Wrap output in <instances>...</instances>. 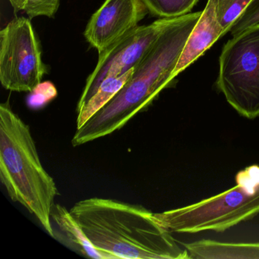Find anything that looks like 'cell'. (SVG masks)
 Instances as JSON below:
<instances>
[{
  "label": "cell",
  "instance_id": "17",
  "mask_svg": "<svg viewBox=\"0 0 259 259\" xmlns=\"http://www.w3.org/2000/svg\"><path fill=\"white\" fill-rule=\"evenodd\" d=\"M30 101L33 104H42L52 99L57 95V89L51 81L40 83L31 92Z\"/></svg>",
  "mask_w": 259,
  "mask_h": 259
},
{
  "label": "cell",
  "instance_id": "13",
  "mask_svg": "<svg viewBox=\"0 0 259 259\" xmlns=\"http://www.w3.org/2000/svg\"><path fill=\"white\" fill-rule=\"evenodd\" d=\"M198 0H142L149 13L160 19H172L189 14Z\"/></svg>",
  "mask_w": 259,
  "mask_h": 259
},
{
  "label": "cell",
  "instance_id": "16",
  "mask_svg": "<svg viewBox=\"0 0 259 259\" xmlns=\"http://www.w3.org/2000/svg\"><path fill=\"white\" fill-rule=\"evenodd\" d=\"M257 24H259V0H252L230 31L232 35L235 36Z\"/></svg>",
  "mask_w": 259,
  "mask_h": 259
},
{
  "label": "cell",
  "instance_id": "12",
  "mask_svg": "<svg viewBox=\"0 0 259 259\" xmlns=\"http://www.w3.org/2000/svg\"><path fill=\"white\" fill-rule=\"evenodd\" d=\"M134 68L124 75L116 78H108L101 83L95 95L76 110V130L82 127L92 116L105 107L115 95L122 89L133 75Z\"/></svg>",
  "mask_w": 259,
  "mask_h": 259
},
{
  "label": "cell",
  "instance_id": "11",
  "mask_svg": "<svg viewBox=\"0 0 259 259\" xmlns=\"http://www.w3.org/2000/svg\"><path fill=\"white\" fill-rule=\"evenodd\" d=\"M192 259H259V242L231 243L203 239L186 244Z\"/></svg>",
  "mask_w": 259,
  "mask_h": 259
},
{
  "label": "cell",
  "instance_id": "1",
  "mask_svg": "<svg viewBox=\"0 0 259 259\" xmlns=\"http://www.w3.org/2000/svg\"><path fill=\"white\" fill-rule=\"evenodd\" d=\"M201 16V12H197L178 17L163 31L114 98L77 128L72 146H81L123 128L172 84L179 59Z\"/></svg>",
  "mask_w": 259,
  "mask_h": 259
},
{
  "label": "cell",
  "instance_id": "15",
  "mask_svg": "<svg viewBox=\"0 0 259 259\" xmlns=\"http://www.w3.org/2000/svg\"><path fill=\"white\" fill-rule=\"evenodd\" d=\"M60 5V0H27L23 11L30 19L38 16L54 18Z\"/></svg>",
  "mask_w": 259,
  "mask_h": 259
},
{
  "label": "cell",
  "instance_id": "8",
  "mask_svg": "<svg viewBox=\"0 0 259 259\" xmlns=\"http://www.w3.org/2000/svg\"><path fill=\"white\" fill-rule=\"evenodd\" d=\"M149 13L142 0H105L84 30L88 43L102 52L139 25Z\"/></svg>",
  "mask_w": 259,
  "mask_h": 259
},
{
  "label": "cell",
  "instance_id": "3",
  "mask_svg": "<svg viewBox=\"0 0 259 259\" xmlns=\"http://www.w3.org/2000/svg\"><path fill=\"white\" fill-rule=\"evenodd\" d=\"M0 180L10 198L54 238L51 215L60 192L42 165L29 125L9 102L0 104Z\"/></svg>",
  "mask_w": 259,
  "mask_h": 259
},
{
  "label": "cell",
  "instance_id": "10",
  "mask_svg": "<svg viewBox=\"0 0 259 259\" xmlns=\"http://www.w3.org/2000/svg\"><path fill=\"white\" fill-rule=\"evenodd\" d=\"M52 223L54 224V238L64 243L75 252L95 259L108 257L94 247L84 234L81 227L72 218L70 211L60 204H55L52 211Z\"/></svg>",
  "mask_w": 259,
  "mask_h": 259
},
{
  "label": "cell",
  "instance_id": "6",
  "mask_svg": "<svg viewBox=\"0 0 259 259\" xmlns=\"http://www.w3.org/2000/svg\"><path fill=\"white\" fill-rule=\"evenodd\" d=\"M49 70L30 19L16 18L0 31V82L4 89L31 92Z\"/></svg>",
  "mask_w": 259,
  "mask_h": 259
},
{
  "label": "cell",
  "instance_id": "9",
  "mask_svg": "<svg viewBox=\"0 0 259 259\" xmlns=\"http://www.w3.org/2000/svg\"><path fill=\"white\" fill-rule=\"evenodd\" d=\"M224 35L222 27L217 17L216 0H208L180 55L174 72V78L198 60Z\"/></svg>",
  "mask_w": 259,
  "mask_h": 259
},
{
  "label": "cell",
  "instance_id": "2",
  "mask_svg": "<svg viewBox=\"0 0 259 259\" xmlns=\"http://www.w3.org/2000/svg\"><path fill=\"white\" fill-rule=\"evenodd\" d=\"M91 243L108 259H190L142 205L111 198H91L70 210Z\"/></svg>",
  "mask_w": 259,
  "mask_h": 259
},
{
  "label": "cell",
  "instance_id": "4",
  "mask_svg": "<svg viewBox=\"0 0 259 259\" xmlns=\"http://www.w3.org/2000/svg\"><path fill=\"white\" fill-rule=\"evenodd\" d=\"M236 186L199 202L154 213V221L169 233L223 232L259 214V166L239 171Z\"/></svg>",
  "mask_w": 259,
  "mask_h": 259
},
{
  "label": "cell",
  "instance_id": "5",
  "mask_svg": "<svg viewBox=\"0 0 259 259\" xmlns=\"http://www.w3.org/2000/svg\"><path fill=\"white\" fill-rule=\"evenodd\" d=\"M217 86L247 119L259 116V24L228 40L219 60Z\"/></svg>",
  "mask_w": 259,
  "mask_h": 259
},
{
  "label": "cell",
  "instance_id": "7",
  "mask_svg": "<svg viewBox=\"0 0 259 259\" xmlns=\"http://www.w3.org/2000/svg\"><path fill=\"white\" fill-rule=\"evenodd\" d=\"M177 19H160L150 25H138L113 45L98 53V63L87 78L76 110L95 95L104 80L120 76L133 69Z\"/></svg>",
  "mask_w": 259,
  "mask_h": 259
},
{
  "label": "cell",
  "instance_id": "14",
  "mask_svg": "<svg viewBox=\"0 0 259 259\" xmlns=\"http://www.w3.org/2000/svg\"><path fill=\"white\" fill-rule=\"evenodd\" d=\"M252 0H216V13L224 34L230 31Z\"/></svg>",
  "mask_w": 259,
  "mask_h": 259
},
{
  "label": "cell",
  "instance_id": "18",
  "mask_svg": "<svg viewBox=\"0 0 259 259\" xmlns=\"http://www.w3.org/2000/svg\"><path fill=\"white\" fill-rule=\"evenodd\" d=\"M9 1L13 7L15 14H16L19 12L24 10L27 0H9Z\"/></svg>",
  "mask_w": 259,
  "mask_h": 259
}]
</instances>
